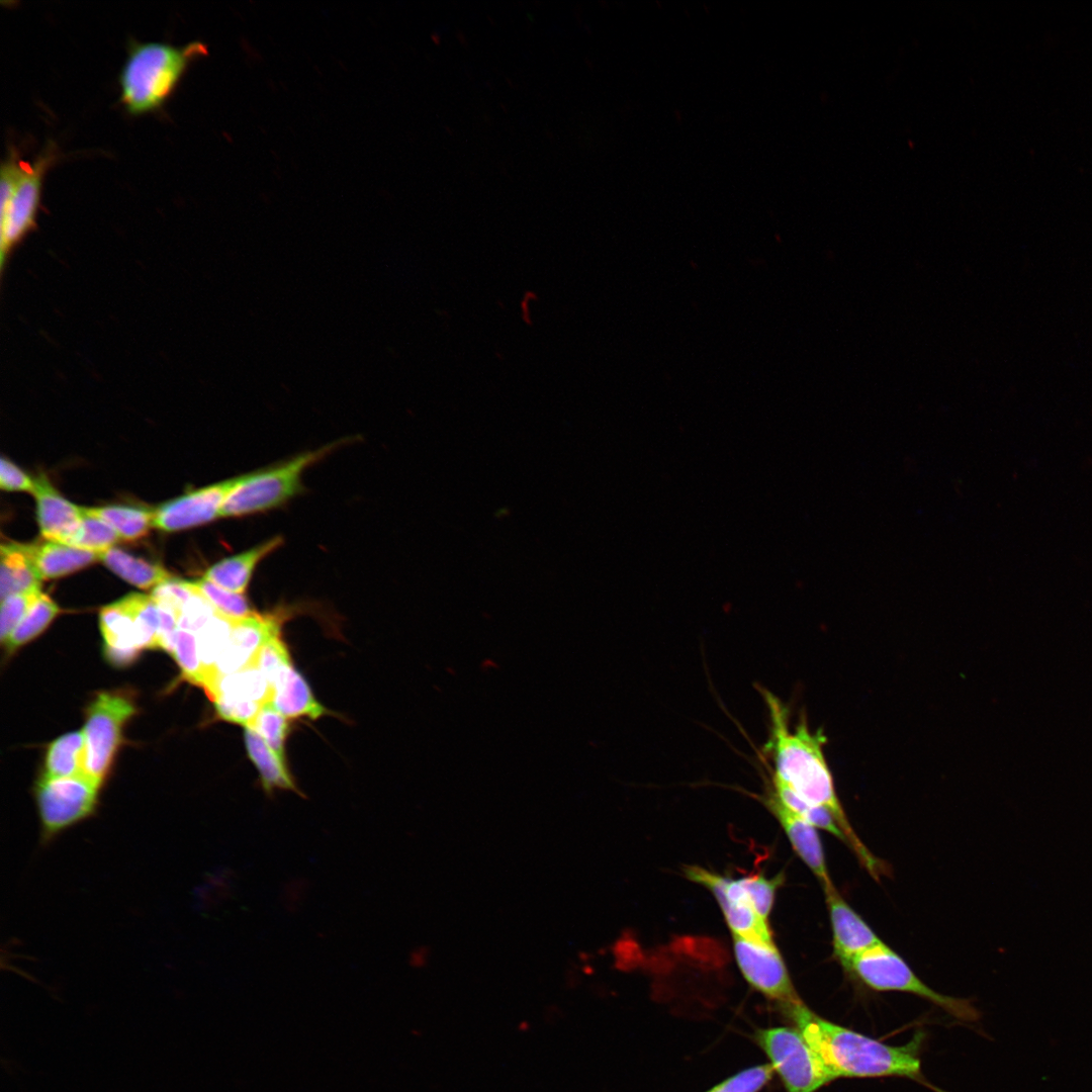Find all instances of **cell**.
I'll return each mask as SVG.
<instances>
[{
    "instance_id": "cell-1",
    "label": "cell",
    "mask_w": 1092,
    "mask_h": 1092,
    "mask_svg": "<svg viewBox=\"0 0 1092 1092\" xmlns=\"http://www.w3.org/2000/svg\"><path fill=\"white\" fill-rule=\"evenodd\" d=\"M760 692L769 718V735L764 747L772 762L771 775L807 802L826 808L859 862L879 880L887 873V866L868 849L847 820L824 756L826 737L821 730L811 731L804 718L799 719L792 731L785 704L769 691L760 689Z\"/></svg>"
},
{
    "instance_id": "cell-2",
    "label": "cell",
    "mask_w": 1092,
    "mask_h": 1092,
    "mask_svg": "<svg viewBox=\"0 0 1092 1092\" xmlns=\"http://www.w3.org/2000/svg\"><path fill=\"white\" fill-rule=\"evenodd\" d=\"M782 1010L836 1079L904 1077L927 1084L919 1057L922 1034L906 1044L890 1045L819 1016L803 1001Z\"/></svg>"
},
{
    "instance_id": "cell-3",
    "label": "cell",
    "mask_w": 1092,
    "mask_h": 1092,
    "mask_svg": "<svg viewBox=\"0 0 1092 1092\" xmlns=\"http://www.w3.org/2000/svg\"><path fill=\"white\" fill-rule=\"evenodd\" d=\"M206 54L207 47L198 40L182 47L157 41L133 43L119 75L122 105L132 115L160 108L188 66Z\"/></svg>"
},
{
    "instance_id": "cell-4",
    "label": "cell",
    "mask_w": 1092,
    "mask_h": 1092,
    "mask_svg": "<svg viewBox=\"0 0 1092 1092\" xmlns=\"http://www.w3.org/2000/svg\"><path fill=\"white\" fill-rule=\"evenodd\" d=\"M340 442L308 451L266 470L244 474L225 497L219 517H241L277 508L302 489L304 470L339 446Z\"/></svg>"
},
{
    "instance_id": "cell-5",
    "label": "cell",
    "mask_w": 1092,
    "mask_h": 1092,
    "mask_svg": "<svg viewBox=\"0 0 1092 1092\" xmlns=\"http://www.w3.org/2000/svg\"><path fill=\"white\" fill-rule=\"evenodd\" d=\"M846 970L872 990L911 993L931 1001L960 1020L975 1021L979 1018L978 1010L969 1000L946 996L931 989L885 943L856 957Z\"/></svg>"
},
{
    "instance_id": "cell-6",
    "label": "cell",
    "mask_w": 1092,
    "mask_h": 1092,
    "mask_svg": "<svg viewBox=\"0 0 1092 1092\" xmlns=\"http://www.w3.org/2000/svg\"><path fill=\"white\" fill-rule=\"evenodd\" d=\"M135 713L134 703L121 692H101L85 713L83 776L101 787L111 767L124 724Z\"/></svg>"
},
{
    "instance_id": "cell-7",
    "label": "cell",
    "mask_w": 1092,
    "mask_h": 1092,
    "mask_svg": "<svg viewBox=\"0 0 1092 1092\" xmlns=\"http://www.w3.org/2000/svg\"><path fill=\"white\" fill-rule=\"evenodd\" d=\"M53 159L46 152L33 163L7 157L1 164V246L8 249L31 228L40 200L46 170Z\"/></svg>"
},
{
    "instance_id": "cell-8",
    "label": "cell",
    "mask_w": 1092,
    "mask_h": 1092,
    "mask_svg": "<svg viewBox=\"0 0 1092 1092\" xmlns=\"http://www.w3.org/2000/svg\"><path fill=\"white\" fill-rule=\"evenodd\" d=\"M754 1037L787 1092H816L836 1079L796 1027L760 1028Z\"/></svg>"
},
{
    "instance_id": "cell-9",
    "label": "cell",
    "mask_w": 1092,
    "mask_h": 1092,
    "mask_svg": "<svg viewBox=\"0 0 1092 1092\" xmlns=\"http://www.w3.org/2000/svg\"><path fill=\"white\" fill-rule=\"evenodd\" d=\"M99 788L84 776L61 779L40 777L34 792L41 841H52L68 828L93 815Z\"/></svg>"
},
{
    "instance_id": "cell-10",
    "label": "cell",
    "mask_w": 1092,
    "mask_h": 1092,
    "mask_svg": "<svg viewBox=\"0 0 1092 1092\" xmlns=\"http://www.w3.org/2000/svg\"><path fill=\"white\" fill-rule=\"evenodd\" d=\"M733 949L745 980L781 1006L802 1002L777 948L733 934Z\"/></svg>"
},
{
    "instance_id": "cell-11",
    "label": "cell",
    "mask_w": 1092,
    "mask_h": 1092,
    "mask_svg": "<svg viewBox=\"0 0 1092 1092\" xmlns=\"http://www.w3.org/2000/svg\"><path fill=\"white\" fill-rule=\"evenodd\" d=\"M243 477L223 480L161 505L154 511V527L173 532L218 518L225 497Z\"/></svg>"
},
{
    "instance_id": "cell-12",
    "label": "cell",
    "mask_w": 1092,
    "mask_h": 1092,
    "mask_svg": "<svg viewBox=\"0 0 1092 1092\" xmlns=\"http://www.w3.org/2000/svg\"><path fill=\"white\" fill-rule=\"evenodd\" d=\"M824 890L833 935V953L846 967L867 950L884 943L845 902L834 885Z\"/></svg>"
},
{
    "instance_id": "cell-13",
    "label": "cell",
    "mask_w": 1092,
    "mask_h": 1092,
    "mask_svg": "<svg viewBox=\"0 0 1092 1092\" xmlns=\"http://www.w3.org/2000/svg\"><path fill=\"white\" fill-rule=\"evenodd\" d=\"M280 625L276 616L257 613L234 622L230 642L214 667L217 677L254 666L263 644L281 634Z\"/></svg>"
},
{
    "instance_id": "cell-14",
    "label": "cell",
    "mask_w": 1092,
    "mask_h": 1092,
    "mask_svg": "<svg viewBox=\"0 0 1092 1092\" xmlns=\"http://www.w3.org/2000/svg\"><path fill=\"white\" fill-rule=\"evenodd\" d=\"M684 874L692 882L712 892L733 934L756 943L776 946L767 921L762 919L750 905L731 901L725 895L722 876L699 866H686Z\"/></svg>"
},
{
    "instance_id": "cell-15",
    "label": "cell",
    "mask_w": 1092,
    "mask_h": 1092,
    "mask_svg": "<svg viewBox=\"0 0 1092 1092\" xmlns=\"http://www.w3.org/2000/svg\"><path fill=\"white\" fill-rule=\"evenodd\" d=\"M763 802L785 830L794 850L812 871L822 888L832 886L816 827L788 808L777 797L771 787Z\"/></svg>"
},
{
    "instance_id": "cell-16",
    "label": "cell",
    "mask_w": 1092,
    "mask_h": 1092,
    "mask_svg": "<svg viewBox=\"0 0 1092 1092\" xmlns=\"http://www.w3.org/2000/svg\"><path fill=\"white\" fill-rule=\"evenodd\" d=\"M99 626L104 639V656L114 666L134 662L146 649L134 617L122 599L101 609Z\"/></svg>"
},
{
    "instance_id": "cell-17",
    "label": "cell",
    "mask_w": 1092,
    "mask_h": 1092,
    "mask_svg": "<svg viewBox=\"0 0 1092 1092\" xmlns=\"http://www.w3.org/2000/svg\"><path fill=\"white\" fill-rule=\"evenodd\" d=\"M36 516L43 538L67 544L82 521V508L63 497L41 474L34 478Z\"/></svg>"
},
{
    "instance_id": "cell-18",
    "label": "cell",
    "mask_w": 1092,
    "mask_h": 1092,
    "mask_svg": "<svg viewBox=\"0 0 1092 1092\" xmlns=\"http://www.w3.org/2000/svg\"><path fill=\"white\" fill-rule=\"evenodd\" d=\"M282 544L281 536L272 537L247 551L216 562L205 571L203 578L228 590L244 594L257 565Z\"/></svg>"
},
{
    "instance_id": "cell-19",
    "label": "cell",
    "mask_w": 1092,
    "mask_h": 1092,
    "mask_svg": "<svg viewBox=\"0 0 1092 1092\" xmlns=\"http://www.w3.org/2000/svg\"><path fill=\"white\" fill-rule=\"evenodd\" d=\"M271 689L270 703L287 719L303 716L316 719L326 713L325 707L315 700L305 678L292 663L279 671Z\"/></svg>"
},
{
    "instance_id": "cell-20",
    "label": "cell",
    "mask_w": 1092,
    "mask_h": 1092,
    "mask_svg": "<svg viewBox=\"0 0 1092 1092\" xmlns=\"http://www.w3.org/2000/svg\"><path fill=\"white\" fill-rule=\"evenodd\" d=\"M42 579L58 578L100 560V554L47 540L23 544Z\"/></svg>"
},
{
    "instance_id": "cell-21",
    "label": "cell",
    "mask_w": 1092,
    "mask_h": 1092,
    "mask_svg": "<svg viewBox=\"0 0 1092 1092\" xmlns=\"http://www.w3.org/2000/svg\"><path fill=\"white\" fill-rule=\"evenodd\" d=\"M42 578L23 544L2 543L0 548V599L40 589Z\"/></svg>"
},
{
    "instance_id": "cell-22",
    "label": "cell",
    "mask_w": 1092,
    "mask_h": 1092,
    "mask_svg": "<svg viewBox=\"0 0 1092 1092\" xmlns=\"http://www.w3.org/2000/svg\"><path fill=\"white\" fill-rule=\"evenodd\" d=\"M244 735L248 755L260 774L264 791L271 794L274 789H280L301 795L285 761L271 749L266 741L252 728H245Z\"/></svg>"
},
{
    "instance_id": "cell-23",
    "label": "cell",
    "mask_w": 1092,
    "mask_h": 1092,
    "mask_svg": "<svg viewBox=\"0 0 1092 1092\" xmlns=\"http://www.w3.org/2000/svg\"><path fill=\"white\" fill-rule=\"evenodd\" d=\"M100 554V560L126 582L148 589L164 583L174 576L163 566L138 558L123 550L110 548Z\"/></svg>"
},
{
    "instance_id": "cell-24",
    "label": "cell",
    "mask_w": 1092,
    "mask_h": 1092,
    "mask_svg": "<svg viewBox=\"0 0 1092 1092\" xmlns=\"http://www.w3.org/2000/svg\"><path fill=\"white\" fill-rule=\"evenodd\" d=\"M85 736L83 730L69 732L48 747L41 777L61 779L83 776Z\"/></svg>"
},
{
    "instance_id": "cell-25",
    "label": "cell",
    "mask_w": 1092,
    "mask_h": 1092,
    "mask_svg": "<svg viewBox=\"0 0 1092 1092\" xmlns=\"http://www.w3.org/2000/svg\"><path fill=\"white\" fill-rule=\"evenodd\" d=\"M216 697L264 705L271 702L272 689L265 675L256 666H249L218 676L209 699L212 701Z\"/></svg>"
},
{
    "instance_id": "cell-26",
    "label": "cell",
    "mask_w": 1092,
    "mask_h": 1092,
    "mask_svg": "<svg viewBox=\"0 0 1092 1092\" xmlns=\"http://www.w3.org/2000/svg\"><path fill=\"white\" fill-rule=\"evenodd\" d=\"M82 510L108 523L122 540L141 538L149 532L151 527H154V511L124 506L82 508Z\"/></svg>"
},
{
    "instance_id": "cell-27",
    "label": "cell",
    "mask_w": 1092,
    "mask_h": 1092,
    "mask_svg": "<svg viewBox=\"0 0 1092 1092\" xmlns=\"http://www.w3.org/2000/svg\"><path fill=\"white\" fill-rule=\"evenodd\" d=\"M771 789L777 797L800 817L814 827L827 831L848 845L846 836L838 826L833 815L826 808L807 802L772 775Z\"/></svg>"
},
{
    "instance_id": "cell-28",
    "label": "cell",
    "mask_w": 1092,
    "mask_h": 1092,
    "mask_svg": "<svg viewBox=\"0 0 1092 1092\" xmlns=\"http://www.w3.org/2000/svg\"><path fill=\"white\" fill-rule=\"evenodd\" d=\"M60 612L59 606L50 597L41 594L3 644L7 653L14 652L36 638Z\"/></svg>"
},
{
    "instance_id": "cell-29",
    "label": "cell",
    "mask_w": 1092,
    "mask_h": 1092,
    "mask_svg": "<svg viewBox=\"0 0 1092 1092\" xmlns=\"http://www.w3.org/2000/svg\"><path fill=\"white\" fill-rule=\"evenodd\" d=\"M190 582L193 589L203 597L219 616L233 623L255 614L244 594L228 590L203 577Z\"/></svg>"
},
{
    "instance_id": "cell-30",
    "label": "cell",
    "mask_w": 1092,
    "mask_h": 1092,
    "mask_svg": "<svg viewBox=\"0 0 1092 1092\" xmlns=\"http://www.w3.org/2000/svg\"><path fill=\"white\" fill-rule=\"evenodd\" d=\"M81 524L66 545L102 553L120 539L117 532L103 520L83 512Z\"/></svg>"
},
{
    "instance_id": "cell-31",
    "label": "cell",
    "mask_w": 1092,
    "mask_h": 1092,
    "mask_svg": "<svg viewBox=\"0 0 1092 1092\" xmlns=\"http://www.w3.org/2000/svg\"><path fill=\"white\" fill-rule=\"evenodd\" d=\"M249 728L254 729L281 759H285L284 745L289 732L288 719L270 702L261 707L253 725Z\"/></svg>"
},
{
    "instance_id": "cell-32",
    "label": "cell",
    "mask_w": 1092,
    "mask_h": 1092,
    "mask_svg": "<svg viewBox=\"0 0 1092 1092\" xmlns=\"http://www.w3.org/2000/svg\"><path fill=\"white\" fill-rule=\"evenodd\" d=\"M172 656L180 667L183 677L187 681L204 689L205 674L199 658L194 633L178 629Z\"/></svg>"
},
{
    "instance_id": "cell-33",
    "label": "cell",
    "mask_w": 1092,
    "mask_h": 1092,
    "mask_svg": "<svg viewBox=\"0 0 1092 1092\" xmlns=\"http://www.w3.org/2000/svg\"><path fill=\"white\" fill-rule=\"evenodd\" d=\"M785 881L784 874L767 879L762 875H752L738 879L749 898L754 911L765 921L770 913L777 890Z\"/></svg>"
},
{
    "instance_id": "cell-34",
    "label": "cell",
    "mask_w": 1092,
    "mask_h": 1092,
    "mask_svg": "<svg viewBox=\"0 0 1092 1092\" xmlns=\"http://www.w3.org/2000/svg\"><path fill=\"white\" fill-rule=\"evenodd\" d=\"M42 593L39 590L15 594L1 601L0 639L4 644Z\"/></svg>"
},
{
    "instance_id": "cell-35",
    "label": "cell",
    "mask_w": 1092,
    "mask_h": 1092,
    "mask_svg": "<svg viewBox=\"0 0 1092 1092\" xmlns=\"http://www.w3.org/2000/svg\"><path fill=\"white\" fill-rule=\"evenodd\" d=\"M769 1063L750 1067L717 1084L707 1092H758L771 1079Z\"/></svg>"
},
{
    "instance_id": "cell-36",
    "label": "cell",
    "mask_w": 1092,
    "mask_h": 1092,
    "mask_svg": "<svg viewBox=\"0 0 1092 1092\" xmlns=\"http://www.w3.org/2000/svg\"><path fill=\"white\" fill-rule=\"evenodd\" d=\"M289 663L291 659L288 649L281 639V634H278L263 644L255 658L254 666L265 675L271 686L279 671Z\"/></svg>"
},
{
    "instance_id": "cell-37",
    "label": "cell",
    "mask_w": 1092,
    "mask_h": 1092,
    "mask_svg": "<svg viewBox=\"0 0 1092 1092\" xmlns=\"http://www.w3.org/2000/svg\"><path fill=\"white\" fill-rule=\"evenodd\" d=\"M215 615L218 614L213 609V607L203 597H201L195 592V594L183 606L180 612L178 619V629L196 634Z\"/></svg>"
},
{
    "instance_id": "cell-38",
    "label": "cell",
    "mask_w": 1092,
    "mask_h": 1092,
    "mask_svg": "<svg viewBox=\"0 0 1092 1092\" xmlns=\"http://www.w3.org/2000/svg\"><path fill=\"white\" fill-rule=\"evenodd\" d=\"M217 715L229 722L237 723L245 728L253 725L256 716L263 706L257 702L234 700L224 697H216L212 700Z\"/></svg>"
},
{
    "instance_id": "cell-39",
    "label": "cell",
    "mask_w": 1092,
    "mask_h": 1092,
    "mask_svg": "<svg viewBox=\"0 0 1092 1092\" xmlns=\"http://www.w3.org/2000/svg\"><path fill=\"white\" fill-rule=\"evenodd\" d=\"M0 486L7 491H28L33 493L34 479L30 478L11 461L1 458Z\"/></svg>"
}]
</instances>
